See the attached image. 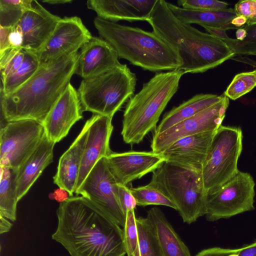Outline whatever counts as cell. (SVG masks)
I'll return each instance as SVG.
<instances>
[{
    "label": "cell",
    "instance_id": "6da1fadb",
    "mask_svg": "<svg viewBox=\"0 0 256 256\" xmlns=\"http://www.w3.org/2000/svg\"><path fill=\"white\" fill-rule=\"evenodd\" d=\"M56 215L52 238L71 256H126L123 228L84 196L60 202Z\"/></svg>",
    "mask_w": 256,
    "mask_h": 256
},
{
    "label": "cell",
    "instance_id": "7a4b0ae2",
    "mask_svg": "<svg viewBox=\"0 0 256 256\" xmlns=\"http://www.w3.org/2000/svg\"><path fill=\"white\" fill-rule=\"evenodd\" d=\"M167 2L156 0L146 22L153 32L176 54L184 74L202 73L234 57L220 38L202 32L178 18Z\"/></svg>",
    "mask_w": 256,
    "mask_h": 256
},
{
    "label": "cell",
    "instance_id": "3957f363",
    "mask_svg": "<svg viewBox=\"0 0 256 256\" xmlns=\"http://www.w3.org/2000/svg\"><path fill=\"white\" fill-rule=\"evenodd\" d=\"M78 52L40 66L13 92H0V122L32 120L42 124L74 74Z\"/></svg>",
    "mask_w": 256,
    "mask_h": 256
},
{
    "label": "cell",
    "instance_id": "277c9868",
    "mask_svg": "<svg viewBox=\"0 0 256 256\" xmlns=\"http://www.w3.org/2000/svg\"><path fill=\"white\" fill-rule=\"evenodd\" d=\"M94 26L119 58L152 72L179 69L182 62L172 49L153 31L122 25L98 16Z\"/></svg>",
    "mask_w": 256,
    "mask_h": 256
},
{
    "label": "cell",
    "instance_id": "5b68a950",
    "mask_svg": "<svg viewBox=\"0 0 256 256\" xmlns=\"http://www.w3.org/2000/svg\"><path fill=\"white\" fill-rule=\"evenodd\" d=\"M184 74L180 69L158 72L129 99L121 131L125 143L139 144L150 132L156 130L161 114L178 90Z\"/></svg>",
    "mask_w": 256,
    "mask_h": 256
},
{
    "label": "cell",
    "instance_id": "8992f818",
    "mask_svg": "<svg viewBox=\"0 0 256 256\" xmlns=\"http://www.w3.org/2000/svg\"><path fill=\"white\" fill-rule=\"evenodd\" d=\"M148 184L174 203L184 222L191 224L206 215V192L202 172L165 162L152 172Z\"/></svg>",
    "mask_w": 256,
    "mask_h": 256
},
{
    "label": "cell",
    "instance_id": "52a82bcc",
    "mask_svg": "<svg viewBox=\"0 0 256 256\" xmlns=\"http://www.w3.org/2000/svg\"><path fill=\"white\" fill-rule=\"evenodd\" d=\"M136 74L126 64L83 78L78 90L84 111L112 118L134 94Z\"/></svg>",
    "mask_w": 256,
    "mask_h": 256
},
{
    "label": "cell",
    "instance_id": "ba28073f",
    "mask_svg": "<svg viewBox=\"0 0 256 256\" xmlns=\"http://www.w3.org/2000/svg\"><path fill=\"white\" fill-rule=\"evenodd\" d=\"M242 138L240 127L222 125L216 130L202 170L206 192L224 184L238 172Z\"/></svg>",
    "mask_w": 256,
    "mask_h": 256
},
{
    "label": "cell",
    "instance_id": "9c48e42d",
    "mask_svg": "<svg viewBox=\"0 0 256 256\" xmlns=\"http://www.w3.org/2000/svg\"><path fill=\"white\" fill-rule=\"evenodd\" d=\"M255 182L248 172L238 170L228 180L206 192V218L214 222L254 209Z\"/></svg>",
    "mask_w": 256,
    "mask_h": 256
},
{
    "label": "cell",
    "instance_id": "30bf717a",
    "mask_svg": "<svg viewBox=\"0 0 256 256\" xmlns=\"http://www.w3.org/2000/svg\"><path fill=\"white\" fill-rule=\"evenodd\" d=\"M46 134L42 123L32 120L0 124V166L17 170Z\"/></svg>",
    "mask_w": 256,
    "mask_h": 256
},
{
    "label": "cell",
    "instance_id": "8fae6325",
    "mask_svg": "<svg viewBox=\"0 0 256 256\" xmlns=\"http://www.w3.org/2000/svg\"><path fill=\"white\" fill-rule=\"evenodd\" d=\"M75 193L90 201L122 228L124 227L126 215L119 203L118 184L109 170L106 158L98 162Z\"/></svg>",
    "mask_w": 256,
    "mask_h": 256
},
{
    "label": "cell",
    "instance_id": "7c38bea8",
    "mask_svg": "<svg viewBox=\"0 0 256 256\" xmlns=\"http://www.w3.org/2000/svg\"><path fill=\"white\" fill-rule=\"evenodd\" d=\"M229 103V98L224 94L222 99L218 102L164 132L154 134L150 146L152 152L161 154L180 139L216 130L222 126Z\"/></svg>",
    "mask_w": 256,
    "mask_h": 256
},
{
    "label": "cell",
    "instance_id": "4fadbf2b",
    "mask_svg": "<svg viewBox=\"0 0 256 256\" xmlns=\"http://www.w3.org/2000/svg\"><path fill=\"white\" fill-rule=\"evenodd\" d=\"M92 37L80 18H61L47 41L35 54L40 66L78 52Z\"/></svg>",
    "mask_w": 256,
    "mask_h": 256
},
{
    "label": "cell",
    "instance_id": "5bb4252c",
    "mask_svg": "<svg viewBox=\"0 0 256 256\" xmlns=\"http://www.w3.org/2000/svg\"><path fill=\"white\" fill-rule=\"evenodd\" d=\"M112 118L94 114L84 126L86 139L76 192L98 162L112 152L110 146L113 130Z\"/></svg>",
    "mask_w": 256,
    "mask_h": 256
},
{
    "label": "cell",
    "instance_id": "9a60e30c",
    "mask_svg": "<svg viewBox=\"0 0 256 256\" xmlns=\"http://www.w3.org/2000/svg\"><path fill=\"white\" fill-rule=\"evenodd\" d=\"M106 160L116 182L124 186L154 172L166 162L162 154L152 151L112 152Z\"/></svg>",
    "mask_w": 256,
    "mask_h": 256
},
{
    "label": "cell",
    "instance_id": "2e32d148",
    "mask_svg": "<svg viewBox=\"0 0 256 256\" xmlns=\"http://www.w3.org/2000/svg\"><path fill=\"white\" fill-rule=\"evenodd\" d=\"M83 112L78 90L70 83L42 122L46 136L55 144L60 142Z\"/></svg>",
    "mask_w": 256,
    "mask_h": 256
},
{
    "label": "cell",
    "instance_id": "e0dca14e",
    "mask_svg": "<svg viewBox=\"0 0 256 256\" xmlns=\"http://www.w3.org/2000/svg\"><path fill=\"white\" fill-rule=\"evenodd\" d=\"M60 19L38 2L34 0L32 6L24 12L16 25L22 34V48L36 53L47 41Z\"/></svg>",
    "mask_w": 256,
    "mask_h": 256
},
{
    "label": "cell",
    "instance_id": "ac0fdd59",
    "mask_svg": "<svg viewBox=\"0 0 256 256\" xmlns=\"http://www.w3.org/2000/svg\"><path fill=\"white\" fill-rule=\"evenodd\" d=\"M216 132H206L180 139L160 154L166 162L202 172Z\"/></svg>",
    "mask_w": 256,
    "mask_h": 256
},
{
    "label": "cell",
    "instance_id": "d6986e66",
    "mask_svg": "<svg viewBox=\"0 0 256 256\" xmlns=\"http://www.w3.org/2000/svg\"><path fill=\"white\" fill-rule=\"evenodd\" d=\"M118 58L107 42L92 36L78 52L74 74L83 78L100 74L120 65Z\"/></svg>",
    "mask_w": 256,
    "mask_h": 256
},
{
    "label": "cell",
    "instance_id": "ffe728a7",
    "mask_svg": "<svg viewBox=\"0 0 256 256\" xmlns=\"http://www.w3.org/2000/svg\"><path fill=\"white\" fill-rule=\"evenodd\" d=\"M156 0H88L86 6L97 16L110 22L147 21Z\"/></svg>",
    "mask_w": 256,
    "mask_h": 256
},
{
    "label": "cell",
    "instance_id": "44dd1931",
    "mask_svg": "<svg viewBox=\"0 0 256 256\" xmlns=\"http://www.w3.org/2000/svg\"><path fill=\"white\" fill-rule=\"evenodd\" d=\"M56 144L45 134L42 142L16 171V192L18 201L28 192L44 170L53 162Z\"/></svg>",
    "mask_w": 256,
    "mask_h": 256
},
{
    "label": "cell",
    "instance_id": "7402d4cb",
    "mask_svg": "<svg viewBox=\"0 0 256 256\" xmlns=\"http://www.w3.org/2000/svg\"><path fill=\"white\" fill-rule=\"evenodd\" d=\"M86 134L84 126L70 148L60 156L57 172L53 177L54 183L66 190L70 196H73L76 192Z\"/></svg>",
    "mask_w": 256,
    "mask_h": 256
},
{
    "label": "cell",
    "instance_id": "603a6c76",
    "mask_svg": "<svg viewBox=\"0 0 256 256\" xmlns=\"http://www.w3.org/2000/svg\"><path fill=\"white\" fill-rule=\"evenodd\" d=\"M150 222L164 256H192L190 251L176 232L164 212L158 207L147 212Z\"/></svg>",
    "mask_w": 256,
    "mask_h": 256
},
{
    "label": "cell",
    "instance_id": "cb8c5ba5",
    "mask_svg": "<svg viewBox=\"0 0 256 256\" xmlns=\"http://www.w3.org/2000/svg\"><path fill=\"white\" fill-rule=\"evenodd\" d=\"M168 6L173 14L187 24H198L204 28L226 31L232 29L231 23L236 16L234 8L220 10H198L184 8L170 2Z\"/></svg>",
    "mask_w": 256,
    "mask_h": 256
},
{
    "label": "cell",
    "instance_id": "d4e9b609",
    "mask_svg": "<svg viewBox=\"0 0 256 256\" xmlns=\"http://www.w3.org/2000/svg\"><path fill=\"white\" fill-rule=\"evenodd\" d=\"M223 96L224 94L220 96L210 94H200L193 96L166 112L156 128L154 134H160L176 124L193 116L218 102Z\"/></svg>",
    "mask_w": 256,
    "mask_h": 256
},
{
    "label": "cell",
    "instance_id": "484cf974",
    "mask_svg": "<svg viewBox=\"0 0 256 256\" xmlns=\"http://www.w3.org/2000/svg\"><path fill=\"white\" fill-rule=\"evenodd\" d=\"M210 34L222 39L235 55L256 56V24L244 25L236 29V38L228 36L226 31L206 28Z\"/></svg>",
    "mask_w": 256,
    "mask_h": 256
},
{
    "label": "cell",
    "instance_id": "4316f807",
    "mask_svg": "<svg viewBox=\"0 0 256 256\" xmlns=\"http://www.w3.org/2000/svg\"><path fill=\"white\" fill-rule=\"evenodd\" d=\"M16 171L9 167L0 166V216L13 222L16 220V206L18 202Z\"/></svg>",
    "mask_w": 256,
    "mask_h": 256
},
{
    "label": "cell",
    "instance_id": "83f0119b",
    "mask_svg": "<svg viewBox=\"0 0 256 256\" xmlns=\"http://www.w3.org/2000/svg\"><path fill=\"white\" fill-rule=\"evenodd\" d=\"M39 67V62L36 54L24 50L22 64L14 74L2 81L0 92L5 95L13 92L26 83Z\"/></svg>",
    "mask_w": 256,
    "mask_h": 256
},
{
    "label": "cell",
    "instance_id": "f1b7e54d",
    "mask_svg": "<svg viewBox=\"0 0 256 256\" xmlns=\"http://www.w3.org/2000/svg\"><path fill=\"white\" fill-rule=\"evenodd\" d=\"M140 256H164L154 228L147 218H136Z\"/></svg>",
    "mask_w": 256,
    "mask_h": 256
},
{
    "label": "cell",
    "instance_id": "f546056e",
    "mask_svg": "<svg viewBox=\"0 0 256 256\" xmlns=\"http://www.w3.org/2000/svg\"><path fill=\"white\" fill-rule=\"evenodd\" d=\"M34 0H0V26L13 27L24 12L30 8Z\"/></svg>",
    "mask_w": 256,
    "mask_h": 256
},
{
    "label": "cell",
    "instance_id": "4dcf8cb0",
    "mask_svg": "<svg viewBox=\"0 0 256 256\" xmlns=\"http://www.w3.org/2000/svg\"><path fill=\"white\" fill-rule=\"evenodd\" d=\"M130 190L138 206L160 205L176 210L175 204L168 197L158 190L148 184L144 186L131 188Z\"/></svg>",
    "mask_w": 256,
    "mask_h": 256
},
{
    "label": "cell",
    "instance_id": "1f68e13d",
    "mask_svg": "<svg viewBox=\"0 0 256 256\" xmlns=\"http://www.w3.org/2000/svg\"><path fill=\"white\" fill-rule=\"evenodd\" d=\"M256 86V70L236 74L224 94L228 98L236 100Z\"/></svg>",
    "mask_w": 256,
    "mask_h": 256
},
{
    "label": "cell",
    "instance_id": "d6a6232c",
    "mask_svg": "<svg viewBox=\"0 0 256 256\" xmlns=\"http://www.w3.org/2000/svg\"><path fill=\"white\" fill-rule=\"evenodd\" d=\"M123 230L126 256H140L134 209L127 212L126 224Z\"/></svg>",
    "mask_w": 256,
    "mask_h": 256
},
{
    "label": "cell",
    "instance_id": "836d02e7",
    "mask_svg": "<svg viewBox=\"0 0 256 256\" xmlns=\"http://www.w3.org/2000/svg\"><path fill=\"white\" fill-rule=\"evenodd\" d=\"M24 56L21 48L11 47L0 53V71L2 81L14 74L20 66Z\"/></svg>",
    "mask_w": 256,
    "mask_h": 256
},
{
    "label": "cell",
    "instance_id": "e575fe53",
    "mask_svg": "<svg viewBox=\"0 0 256 256\" xmlns=\"http://www.w3.org/2000/svg\"><path fill=\"white\" fill-rule=\"evenodd\" d=\"M179 6L198 10H220L228 8V4L216 0H180Z\"/></svg>",
    "mask_w": 256,
    "mask_h": 256
},
{
    "label": "cell",
    "instance_id": "d590c367",
    "mask_svg": "<svg viewBox=\"0 0 256 256\" xmlns=\"http://www.w3.org/2000/svg\"><path fill=\"white\" fill-rule=\"evenodd\" d=\"M234 9L237 16L246 20L245 24H256V0H240L235 4Z\"/></svg>",
    "mask_w": 256,
    "mask_h": 256
},
{
    "label": "cell",
    "instance_id": "8d00e7d4",
    "mask_svg": "<svg viewBox=\"0 0 256 256\" xmlns=\"http://www.w3.org/2000/svg\"><path fill=\"white\" fill-rule=\"evenodd\" d=\"M118 188L119 203L123 212L126 215L128 210L135 209L137 206L136 202L130 188L126 186L118 184Z\"/></svg>",
    "mask_w": 256,
    "mask_h": 256
},
{
    "label": "cell",
    "instance_id": "74e56055",
    "mask_svg": "<svg viewBox=\"0 0 256 256\" xmlns=\"http://www.w3.org/2000/svg\"><path fill=\"white\" fill-rule=\"evenodd\" d=\"M237 248H228L212 247L206 248L198 252L195 256H228L236 251Z\"/></svg>",
    "mask_w": 256,
    "mask_h": 256
},
{
    "label": "cell",
    "instance_id": "f35d334b",
    "mask_svg": "<svg viewBox=\"0 0 256 256\" xmlns=\"http://www.w3.org/2000/svg\"><path fill=\"white\" fill-rule=\"evenodd\" d=\"M9 42L11 47L22 48L23 44L22 34L16 26L12 28L9 34Z\"/></svg>",
    "mask_w": 256,
    "mask_h": 256
},
{
    "label": "cell",
    "instance_id": "ab89813d",
    "mask_svg": "<svg viewBox=\"0 0 256 256\" xmlns=\"http://www.w3.org/2000/svg\"><path fill=\"white\" fill-rule=\"evenodd\" d=\"M12 27L0 26V53L11 48L9 42V34Z\"/></svg>",
    "mask_w": 256,
    "mask_h": 256
},
{
    "label": "cell",
    "instance_id": "60d3db41",
    "mask_svg": "<svg viewBox=\"0 0 256 256\" xmlns=\"http://www.w3.org/2000/svg\"><path fill=\"white\" fill-rule=\"evenodd\" d=\"M239 256H256V240L241 247Z\"/></svg>",
    "mask_w": 256,
    "mask_h": 256
},
{
    "label": "cell",
    "instance_id": "b9f144b4",
    "mask_svg": "<svg viewBox=\"0 0 256 256\" xmlns=\"http://www.w3.org/2000/svg\"><path fill=\"white\" fill-rule=\"evenodd\" d=\"M51 194L52 198L60 203L65 201L70 196L66 190L60 188Z\"/></svg>",
    "mask_w": 256,
    "mask_h": 256
},
{
    "label": "cell",
    "instance_id": "7bdbcfd3",
    "mask_svg": "<svg viewBox=\"0 0 256 256\" xmlns=\"http://www.w3.org/2000/svg\"><path fill=\"white\" fill-rule=\"evenodd\" d=\"M231 60L238 62L250 65L254 68H256V60L247 56H238L232 58Z\"/></svg>",
    "mask_w": 256,
    "mask_h": 256
},
{
    "label": "cell",
    "instance_id": "ee69618b",
    "mask_svg": "<svg viewBox=\"0 0 256 256\" xmlns=\"http://www.w3.org/2000/svg\"><path fill=\"white\" fill-rule=\"evenodd\" d=\"M0 232L1 234L8 232L12 226V224L8 219L0 216Z\"/></svg>",
    "mask_w": 256,
    "mask_h": 256
},
{
    "label": "cell",
    "instance_id": "f6af8a7d",
    "mask_svg": "<svg viewBox=\"0 0 256 256\" xmlns=\"http://www.w3.org/2000/svg\"><path fill=\"white\" fill-rule=\"evenodd\" d=\"M72 2V0H44L42 2H46L50 4H60L66 3H70Z\"/></svg>",
    "mask_w": 256,
    "mask_h": 256
},
{
    "label": "cell",
    "instance_id": "bcb514c9",
    "mask_svg": "<svg viewBox=\"0 0 256 256\" xmlns=\"http://www.w3.org/2000/svg\"><path fill=\"white\" fill-rule=\"evenodd\" d=\"M240 250V248H237L236 250L234 252L231 253L228 256H239V252Z\"/></svg>",
    "mask_w": 256,
    "mask_h": 256
}]
</instances>
